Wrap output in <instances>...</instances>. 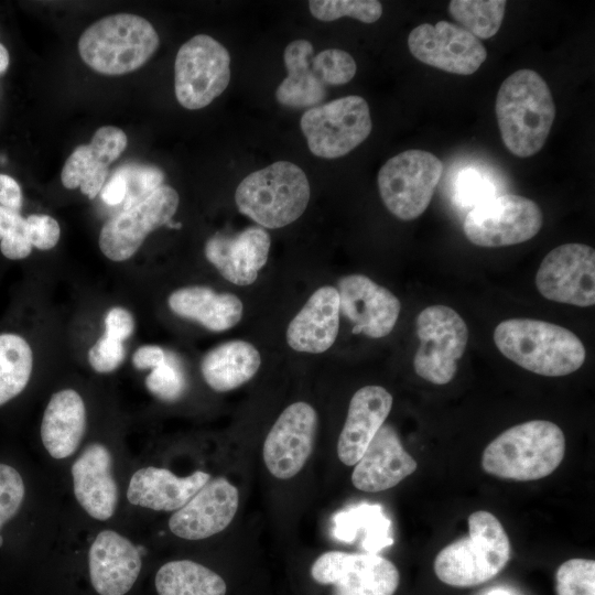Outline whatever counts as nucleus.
Segmentation results:
<instances>
[{
  "instance_id": "nucleus-1",
  "label": "nucleus",
  "mask_w": 595,
  "mask_h": 595,
  "mask_svg": "<svg viewBox=\"0 0 595 595\" xmlns=\"http://www.w3.org/2000/svg\"><path fill=\"white\" fill-rule=\"evenodd\" d=\"M495 113L505 147L518 158H529L543 148L555 119V105L543 77L522 68L501 83Z\"/></svg>"
},
{
  "instance_id": "nucleus-2",
  "label": "nucleus",
  "mask_w": 595,
  "mask_h": 595,
  "mask_svg": "<svg viewBox=\"0 0 595 595\" xmlns=\"http://www.w3.org/2000/svg\"><path fill=\"white\" fill-rule=\"evenodd\" d=\"M498 350L521 368L547 377L580 369L586 357L582 340L570 329L533 318H510L494 331Z\"/></svg>"
},
{
  "instance_id": "nucleus-3",
  "label": "nucleus",
  "mask_w": 595,
  "mask_h": 595,
  "mask_svg": "<svg viewBox=\"0 0 595 595\" xmlns=\"http://www.w3.org/2000/svg\"><path fill=\"white\" fill-rule=\"evenodd\" d=\"M565 453L559 425L547 420L527 421L495 437L484 450L483 469L496 477L537 480L553 473Z\"/></svg>"
},
{
  "instance_id": "nucleus-4",
  "label": "nucleus",
  "mask_w": 595,
  "mask_h": 595,
  "mask_svg": "<svg viewBox=\"0 0 595 595\" xmlns=\"http://www.w3.org/2000/svg\"><path fill=\"white\" fill-rule=\"evenodd\" d=\"M468 537L442 549L434 560L437 578L451 586L470 587L499 574L510 560L511 545L500 521L489 511L468 517Z\"/></svg>"
},
{
  "instance_id": "nucleus-5",
  "label": "nucleus",
  "mask_w": 595,
  "mask_h": 595,
  "mask_svg": "<svg viewBox=\"0 0 595 595\" xmlns=\"http://www.w3.org/2000/svg\"><path fill=\"white\" fill-rule=\"evenodd\" d=\"M159 44V35L148 20L117 13L88 26L78 40V52L95 72L117 76L143 66Z\"/></svg>"
},
{
  "instance_id": "nucleus-6",
  "label": "nucleus",
  "mask_w": 595,
  "mask_h": 595,
  "mask_svg": "<svg viewBox=\"0 0 595 595\" xmlns=\"http://www.w3.org/2000/svg\"><path fill=\"white\" fill-rule=\"evenodd\" d=\"M310 183L303 170L288 161L274 162L247 175L237 186L239 212L261 227L281 228L306 209Z\"/></svg>"
},
{
  "instance_id": "nucleus-7",
  "label": "nucleus",
  "mask_w": 595,
  "mask_h": 595,
  "mask_svg": "<svg viewBox=\"0 0 595 595\" xmlns=\"http://www.w3.org/2000/svg\"><path fill=\"white\" fill-rule=\"evenodd\" d=\"M442 173V161L428 151L407 150L390 158L377 176L386 208L401 220L420 217L429 207Z\"/></svg>"
},
{
  "instance_id": "nucleus-8",
  "label": "nucleus",
  "mask_w": 595,
  "mask_h": 595,
  "mask_svg": "<svg viewBox=\"0 0 595 595\" xmlns=\"http://www.w3.org/2000/svg\"><path fill=\"white\" fill-rule=\"evenodd\" d=\"M300 127L314 155L336 159L361 144L372 122L367 101L349 95L310 108L302 115Z\"/></svg>"
},
{
  "instance_id": "nucleus-9",
  "label": "nucleus",
  "mask_w": 595,
  "mask_h": 595,
  "mask_svg": "<svg viewBox=\"0 0 595 595\" xmlns=\"http://www.w3.org/2000/svg\"><path fill=\"white\" fill-rule=\"evenodd\" d=\"M230 80V55L214 37L197 34L177 51L174 89L177 101L190 110L202 109L220 96Z\"/></svg>"
},
{
  "instance_id": "nucleus-10",
  "label": "nucleus",
  "mask_w": 595,
  "mask_h": 595,
  "mask_svg": "<svg viewBox=\"0 0 595 595\" xmlns=\"http://www.w3.org/2000/svg\"><path fill=\"white\" fill-rule=\"evenodd\" d=\"M415 327L420 340L413 357L416 375L434 385L448 383L467 346L465 321L450 306L431 305L419 313Z\"/></svg>"
},
{
  "instance_id": "nucleus-11",
  "label": "nucleus",
  "mask_w": 595,
  "mask_h": 595,
  "mask_svg": "<svg viewBox=\"0 0 595 595\" xmlns=\"http://www.w3.org/2000/svg\"><path fill=\"white\" fill-rule=\"evenodd\" d=\"M543 225L539 205L515 194L490 197L474 206L464 219V234L474 245L499 248L533 238Z\"/></svg>"
},
{
  "instance_id": "nucleus-12",
  "label": "nucleus",
  "mask_w": 595,
  "mask_h": 595,
  "mask_svg": "<svg viewBox=\"0 0 595 595\" xmlns=\"http://www.w3.org/2000/svg\"><path fill=\"white\" fill-rule=\"evenodd\" d=\"M313 580L334 586L333 595H393L400 575L396 565L376 553L326 551L311 566Z\"/></svg>"
},
{
  "instance_id": "nucleus-13",
  "label": "nucleus",
  "mask_w": 595,
  "mask_h": 595,
  "mask_svg": "<svg viewBox=\"0 0 595 595\" xmlns=\"http://www.w3.org/2000/svg\"><path fill=\"white\" fill-rule=\"evenodd\" d=\"M536 285L547 300L580 307L594 305V249L578 242L552 249L540 263Z\"/></svg>"
},
{
  "instance_id": "nucleus-14",
  "label": "nucleus",
  "mask_w": 595,
  "mask_h": 595,
  "mask_svg": "<svg viewBox=\"0 0 595 595\" xmlns=\"http://www.w3.org/2000/svg\"><path fill=\"white\" fill-rule=\"evenodd\" d=\"M177 192L161 185L136 206L108 219L99 234V248L112 261L130 259L153 230L166 225L177 210Z\"/></svg>"
},
{
  "instance_id": "nucleus-15",
  "label": "nucleus",
  "mask_w": 595,
  "mask_h": 595,
  "mask_svg": "<svg viewBox=\"0 0 595 595\" xmlns=\"http://www.w3.org/2000/svg\"><path fill=\"white\" fill-rule=\"evenodd\" d=\"M408 47L421 63L456 75L475 73L487 57L477 37L447 21L418 25L408 36Z\"/></svg>"
},
{
  "instance_id": "nucleus-16",
  "label": "nucleus",
  "mask_w": 595,
  "mask_h": 595,
  "mask_svg": "<svg viewBox=\"0 0 595 595\" xmlns=\"http://www.w3.org/2000/svg\"><path fill=\"white\" fill-rule=\"evenodd\" d=\"M317 431V413L303 401L286 407L279 415L262 446L269 473L279 479L298 475L310 458Z\"/></svg>"
},
{
  "instance_id": "nucleus-17",
  "label": "nucleus",
  "mask_w": 595,
  "mask_h": 595,
  "mask_svg": "<svg viewBox=\"0 0 595 595\" xmlns=\"http://www.w3.org/2000/svg\"><path fill=\"white\" fill-rule=\"evenodd\" d=\"M339 312L350 321L354 334L381 338L391 333L401 310L398 298L364 274H349L337 282Z\"/></svg>"
},
{
  "instance_id": "nucleus-18",
  "label": "nucleus",
  "mask_w": 595,
  "mask_h": 595,
  "mask_svg": "<svg viewBox=\"0 0 595 595\" xmlns=\"http://www.w3.org/2000/svg\"><path fill=\"white\" fill-rule=\"evenodd\" d=\"M239 506V493L227 478H210L169 520L173 534L185 540H203L225 530Z\"/></svg>"
},
{
  "instance_id": "nucleus-19",
  "label": "nucleus",
  "mask_w": 595,
  "mask_h": 595,
  "mask_svg": "<svg viewBox=\"0 0 595 595\" xmlns=\"http://www.w3.org/2000/svg\"><path fill=\"white\" fill-rule=\"evenodd\" d=\"M126 133L113 126H104L96 130L89 144L78 145L66 160L61 181L64 187L80 192L95 198L104 187L109 173V165L126 150Z\"/></svg>"
},
{
  "instance_id": "nucleus-20",
  "label": "nucleus",
  "mask_w": 595,
  "mask_h": 595,
  "mask_svg": "<svg viewBox=\"0 0 595 595\" xmlns=\"http://www.w3.org/2000/svg\"><path fill=\"white\" fill-rule=\"evenodd\" d=\"M89 577L99 595H125L142 566L138 548L113 530L100 531L88 552Z\"/></svg>"
},
{
  "instance_id": "nucleus-21",
  "label": "nucleus",
  "mask_w": 595,
  "mask_h": 595,
  "mask_svg": "<svg viewBox=\"0 0 595 595\" xmlns=\"http://www.w3.org/2000/svg\"><path fill=\"white\" fill-rule=\"evenodd\" d=\"M354 466L353 485L361 491L379 493L397 486L418 464L403 448L397 431L383 424Z\"/></svg>"
},
{
  "instance_id": "nucleus-22",
  "label": "nucleus",
  "mask_w": 595,
  "mask_h": 595,
  "mask_svg": "<svg viewBox=\"0 0 595 595\" xmlns=\"http://www.w3.org/2000/svg\"><path fill=\"white\" fill-rule=\"evenodd\" d=\"M270 245L269 234L262 227H248L232 236L210 237L205 256L226 280L245 286L253 283L264 267Z\"/></svg>"
},
{
  "instance_id": "nucleus-23",
  "label": "nucleus",
  "mask_w": 595,
  "mask_h": 595,
  "mask_svg": "<svg viewBox=\"0 0 595 595\" xmlns=\"http://www.w3.org/2000/svg\"><path fill=\"white\" fill-rule=\"evenodd\" d=\"M392 396L381 386H365L350 399L347 418L337 442L339 461L354 466L385 424L392 408Z\"/></svg>"
},
{
  "instance_id": "nucleus-24",
  "label": "nucleus",
  "mask_w": 595,
  "mask_h": 595,
  "mask_svg": "<svg viewBox=\"0 0 595 595\" xmlns=\"http://www.w3.org/2000/svg\"><path fill=\"white\" fill-rule=\"evenodd\" d=\"M112 458L100 443L89 444L72 466L74 495L94 519H110L118 504V487L111 472Z\"/></svg>"
},
{
  "instance_id": "nucleus-25",
  "label": "nucleus",
  "mask_w": 595,
  "mask_h": 595,
  "mask_svg": "<svg viewBox=\"0 0 595 595\" xmlns=\"http://www.w3.org/2000/svg\"><path fill=\"white\" fill-rule=\"evenodd\" d=\"M210 478V474L203 470L178 477L166 468L148 466L131 476L127 498L131 505L151 510L176 511Z\"/></svg>"
},
{
  "instance_id": "nucleus-26",
  "label": "nucleus",
  "mask_w": 595,
  "mask_h": 595,
  "mask_svg": "<svg viewBox=\"0 0 595 595\" xmlns=\"http://www.w3.org/2000/svg\"><path fill=\"white\" fill-rule=\"evenodd\" d=\"M339 314L336 288L321 286L290 322L286 329L289 346L302 353L326 351L337 337Z\"/></svg>"
},
{
  "instance_id": "nucleus-27",
  "label": "nucleus",
  "mask_w": 595,
  "mask_h": 595,
  "mask_svg": "<svg viewBox=\"0 0 595 595\" xmlns=\"http://www.w3.org/2000/svg\"><path fill=\"white\" fill-rule=\"evenodd\" d=\"M86 430V408L73 389L55 392L42 418L41 439L47 453L56 459L69 457L79 446Z\"/></svg>"
},
{
  "instance_id": "nucleus-28",
  "label": "nucleus",
  "mask_w": 595,
  "mask_h": 595,
  "mask_svg": "<svg viewBox=\"0 0 595 595\" xmlns=\"http://www.w3.org/2000/svg\"><path fill=\"white\" fill-rule=\"evenodd\" d=\"M170 309L213 332L235 326L242 317L241 301L231 293H216L207 286H187L169 296Z\"/></svg>"
},
{
  "instance_id": "nucleus-29",
  "label": "nucleus",
  "mask_w": 595,
  "mask_h": 595,
  "mask_svg": "<svg viewBox=\"0 0 595 595\" xmlns=\"http://www.w3.org/2000/svg\"><path fill=\"white\" fill-rule=\"evenodd\" d=\"M261 356L245 340H231L209 350L201 370L206 383L217 392L234 390L249 381L258 371Z\"/></svg>"
},
{
  "instance_id": "nucleus-30",
  "label": "nucleus",
  "mask_w": 595,
  "mask_h": 595,
  "mask_svg": "<svg viewBox=\"0 0 595 595\" xmlns=\"http://www.w3.org/2000/svg\"><path fill=\"white\" fill-rule=\"evenodd\" d=\"M313 45L307 40H294L284 50L286 77L275 90L277 100L292 108L315 107L326 97L325 85L311 67Z\"/></svg>"
},
{
  "instance_id": "nucleus-31",
  "label": "nucleus",
  "mask_w": 595,
  "mask_h": 595,
  "mask_svg": "<svg viewBox=\"0 0 595 595\" xmlns=\"http://www.w3.org/2000/svg\"><path fill=\"white\" fill-rule=\"evenodd\" d=\"M154 584L158 595H225L227 591L219 574L191 560L163 564Z\"/></svg>"
},
{
  "instance_id": "nucleus-32",
  "label": "nucleus",
  "mask_w": 595,
  "mask_h": 595,
  "mask_svg": "<svg viewBox=\"0 0 595 595\" xmlns=\"http://www.w3.org/2000/svg\"><path fill=\"white\" fill-rule=\"evenodd\" d=\"M33 366L28 342L12 333L0 334V407L26 387Z\"/></svg>"
},
{
  "instance_id": "nucleus-33",
  "label": "nucleus",
  "mask_w": 595,
  "mask_h": 595,
  "mask_svg": "<svg viewBox=\"0 0 595 595\" xmlns=\"http://www.w3.org/2000/svg\"><path fill=\"white\" fill-rule=\"evenodd\" d=\"M337 523L338 538L345 541H353L357 531L363 530V548L368 553H376L393 543L389 536L390 520L385 517L379 505H361L343 512Z\"/></svg>"
},
{
  "instance_id": "nucleus-34",
  "label": "nucleus",
  "mask_w": 595,
  "mask_h": 595,
  "mask_svg": "<svg viewBox=\"0 0 595 595\" xmlns=\"http://www.w3.org/2000/svg\"><path fill=\"white\" fill-rule=\"evenodd\" d=\"M505 0H452L451 17L475 37L486 40L499 31L506 9Z\"/></svg>"
},
{
  "instance_id": "nucleus-35",
  "label": "nucleus",
  "mask_w": 595,
  "mask_h": 595,
  "mask_svg": "<svg viewBox=\"0 0 595 595\" xmlns=\"http://www.w3.org/2000/svg\"><path fill=\"white\" fill-rule=\"evenodd\" d=\"M309 9L320 21H334L350 17L364 23H374L382 14V6L376 0H311Z\"/></svg>"
},
{
  "instance_id": "nucleus-36",
  "label": "nucleus",
  "mask_w": 595,
  "mask_h": 595,
  "mask_svg": "<svg viewBox=\"0 0 595 595\" xmlns=\"http://www.w3.org/2000/svg\"><path fill=\"white\" fill-rule=\"evenodd\" d=\"M556 595H595V561L571 559L555 573Z\"/></svg>"
},
{
  "instance_id": "nucleus-37",
  "label": "nucleus",
  "mask_w": 595,
  "mask_h": 595,
  "mask_svg": "<svg viewBox=\"0 0 595 595\" xmlns=\"http://www.w3.org/2000/svg\"><path fill=\"white\" fill-rule=\"evenodd\" d=\"M0 250L11 260L26 258L32 251L28 224L19 212L0 206Z\"/></svg>"
},
{
  "instance_id": "nucleus-38",
  "label": "nucleus",
  "mask_w": 595,
  "mask_h": 595,
  "mask_svg": "<svg viewBox=\"0 0 595 595\" xmlns=\"http://www.w3.org/2000/svg\"><path fill=\"white\" fill-rule=\"evenodd\" d=\"M311 67L324 85H344L357 71L353 56L344 50L327 48L311 60Z\"/></svg>"
},
{
  "instance_id": "nucleus-39",
  "label": "nucleus",
  "mask_w": 595,
  "mask_h": 595,
  "mask_svg": "<svg viewBox=\"0 0 595 595\" xmlns=\"http://www.w3.org/2000/svg\"><path fill=\"white\" fill-rule=\"evenodd\" d=\"M127 182L123 209H129L147 198L162 185L164 173L153 165L127 164L117 169Z\"/></svg>"
},
{
  "instance_id": "nucleus-40",
  "label": "nucleus",
  "mask_w": 595,
  "mask_h": 595,
  "mask_svg": "<svg viewBox=\"0 0 595 595\" xmlns=\"http://www.w3.org/2000/svg\"><path fill=\"white\" fill-rule=\"evenodd\" d=\"M145 387L163 401L177 400L186 388V380L177 360L167 355L166 360L152 369L147 377Z\"/></svg>"
},
{
  "instance_id": "nucleus-41",
  "label": "nucleus",
  "mask_w": 595,
  "mask_h": 595,
  "mask_svg": "<svg viewBox=\"0 0 595 595\" xmlns=\"http://www.w3.org/2000/svg\"><path fill=\"white\" fill-rule=\"evenodd\" d=\"M24 494V483L19 472L10 465L0 464V530L19 511Z\"/></svg>"
},
{
  "instance_id": "nucleus-42",
  "label": "nucleus",
  "mask_w": 595,
  "mask_h": 595,
  "mask_svg": "<svg viewBox=\"0 0 595 595\" xmlns=\"http://www.w3.org/2000/svg\"><path fill=\"white\" fill-rule=\"evenodd\" d=\"M456 198L464 206H476L494 197L495 186L477 170L463 171L456 182Z\"/></svg>"
},
{
  "instance_id": "nucleus-43",
  "label": "nucleus",
  "mask_w": 595,
  "mask_h": 595,
  "mask_svg": "<svg viewBox=\"0 0 595 595\" xmlns=\"http://www.w3.org/2000/svg\"><path fill=\"white\" fill-rule=\"evenodd\" d=\"M125 359L122 342L106 335L100 337L88 351V361L91 368L100 374L111 372Z\"/></svg>"
},
{
  "instance_id": "nucleus-44",
  "label": "nucleus",
  "mask_w": 595,
  "mask_h": 595,
  "mask_svg": "<svg viewBox=\"0 0 595 595\" xmlns=\"http://www.w3.org/2000/svg\"><path fill=\"white\" fill-rule=\"evenodd\" d=\"M29 239L32 247L50 250L56 246L61 228L56 219L44 214H33L26 218Z\"/></svg>"
},
{
  "instance_id": "nucleus-45",
  "label": "nucleus",
  "mask_w": 595,
  "mask_h": 595,
  "mask_svg": "<svg viewBox=\"0 0 595 595\" xmlns=\"http://www.w3.org/2000/svg\"><path fill=\"white\" fill-rule=\"evenodd\" d=\"M134 329V320L132 314L121 307H111L105 316V335L123 342L131 336Z\"/></svg>"
},
{
  "instance_id": "nucleus-46",
  "label": "nucleus",
  "mask_w": 595,
  "mask_h": 595,
  "mask_svg": "<svg viewBox=\"0 0 595 595\" xmlns=\"http://www.w3.org/2000/svg\"><path fill=\"white\" fill-rule=\"evenodd\" d=\"M167 354L156 345L139 347L133 356L132 364L137 369H154L166 360Z\"/></svg>"
},
{
  "instance_id": "nucleus-47",
  "label": "nucleus",
  "mask_w": 595,
  "mask_h": 595,
  "mask_svg": "<svg viewBox=\"0 0 595 595\" xmlns=\"http://www.w3.org/2000/svg\"><path fill=\"white\" fill-rule=\"evenodd\" d=\"M0 206L19 212L22 192L18 182L9 175L0 174Z\"/></svg>"
},
{
  "instance_id": "nucleus-48",
  "label": "nucleus",
  "mask_w": 595,
  "mask_h": 595,
  "mask_svg": "<svg viewBox=\"0 0 595 595\" xmlns=\"http://www.w3.org/2000/svg\"><path fill=\"white\" fill-rule=\"evenodd\" d=\"M127 195V182L125 176L116 171L108 183L101 188L102 202L108 205H118L123 202Z\"/></svg>"
},
{
  "instance_id": "nucleus-49",
  "label": "nucleus",
  "mask_w": 595,
  "mask_h": 595,
  "mask_svg": "<svg viewBox=\"0 0 595 595\" xmlns=\"http://www.w3.org/2000/svg\"><path fill=\"white\" fill-rule=\"evenodd\" d=\"M9 66V53L7 48L0 43V75L3 74Z\"/></svg>"
},
{
  "instance_id": "nucleus-50",
  "label": "nucleus",
  "mask_w": 595,
  "mask_h": 595,
  "mask_svg": "<svg viewBox=\"0 0 595 595\" xmlns=\"http://www.w3.org/2000/svg\"><path fill=\"white\" fill-rule=\"evenodd\" d=\"M484 595H515L511 591L502 587L491 588Z\"/></svg>"
},
{
  "instance_id": "nucleus-51",
  "label": "nucleus",
  "mask_w": 595,
  "mask_h": 595,
  "mask_svg": "<svg viewBox=\"0 0 595 595\" xmlns=\"http://www.w3.org/2000/svg\"><path fill=\"white\" fill-rule=\"evenodd\" d=\"M2 543H3V539H2V537L0 536V547L2 545Z\"/></svg>"
}]
</instances>
